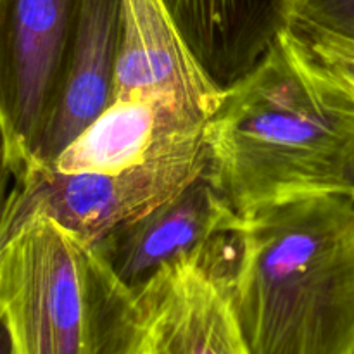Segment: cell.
Masks as SVG:
<instances>
[{"instance_id": "3", "label": "cell", "mask_w": 354, "mask_h": 354, "mask_svg": "<svg viewBox=\"0 0 354 354\" xmlns=\"http://www.w3.org/2000/svg\"><path fill=\"white\" fill-rule=\"evenodd\" d=\"M138 296L95 245L31 216L0 248V354H140Z\"/></svg>"}, {"instance_id": "2", "label": "cell", "mask_w": 354, "mask_h": 354, "mask_svg": "<svg viewBox=\"0 0 354 354\" xmlns=\"http://www.w3.org/2000/svg\"><path fill=\"white\" fill-rule=\"evenodd\" d=\"M232 306L251 354H354V203L311 194L242 218Z\"/></svg>"}, {"instance_id": "16", "label": "cell", "mask_w": 354, "mask_h": 354, "mask_svg": "<svg viewBox=\"0 0 354 354\" xmlns=\"http://www.w3.org/2000/svg\"><path fill=\"white\" fill-rule=\"evenodd\" d=\"M0 3H2V0H0Z\"/></svg>"}, {"instance_id": "13", "label": "cell", "mask_w": 354, "mask_h": 354, "mask_svg": "<svg viewBox=\"0 0 354 354\" xmlns=\"http://www.w3.org/2000/svg\"><path fill=\"white\" fill-rule=\"evenodd\" d=\"M303 44V41H301ZM322 66L334 73L341 82L354 90V50L334 45H306Z\"/></svg>"}, {"instance_id": "7", "label": "cell", "mask_w": 354, "mask_h": 354, "mask_svg": "<svg viewBox=\"0 0 354 354\" xmlns=\"http://www.w3.org/2000/svg\"><path fill=\"white\" fill-rule=\"evenodd\" d=\"M241 227L242 216L204 171L178 196L111 232L95 248L118 279L138 294L166 265L234 237Z\"/></svg>"}, {"instance_id": "10", "label": "cell", "mask_w": 354, "mask_h": 354, "mask_svg": "<svg viewBox=\"0 0 354 354\" xmlns=\"http://www.w3.org/2000/svg\"><path fill=\"white\" fill-rule=\"evenodd\" d=\"M121 21L114 100L171 93L209 120L225 90L203 71L162 0H121Z\"/></svg>"}, {"instance_id": "15", "label": "cell", "mask_w": 354, "mask_h": 354, "mask_svg": "<svg viewBox=\"0 0 354 354\" xmlns=\"http://www.w3.org/2000/svg\"><path fill=\"white\" fill-rule=\"evenodd\" d=\"M337 194L339 196L348 197V199H351L354 203V151L351 158H349L348 165H346L344 171H342L341 180H339Z\"/></svg>"}, {"instance_id": "9", "label": "cell", "mask_w": 354, "mask_h": 354, "mask_svg": "<svg viewBox=\"0 0 354 354\" xmlns=\"http://www.w3.org/2000/svg\"><path fill=\"white\" fill-rule=\"evenodd\" d=\"M121 35V0H80L64 82L28 169L48 168L113 104Z\"/></svg>"}, {"instance_id": "4", "label": "cell", "mask_w": 354, "mask_h": 354, "mask_svg": "<svg viewBox=\"0 0 354 354\" xmlns=\"http://www.w3.org/2000/svg\"><path fill=\"white\" fill-rule=\"evenodd\" d=\"M207 168L199 142L166 158L118 173H61L31 168L14 180L0 221V248L31 216H47L95 245L178 196Z\"/></svg>"}, {"instance_id": "12", "label": "cell", "mask_w": 354, "mask_h": 354, "mask_svg": "<svg viewBox=\"0 0 354 354\" xmlns=\"http://www.w3.org/2000/svg\"><path fill=\"white\" fill-rule=\"evenodd\" d=\"M286 31L304 45L354 50V0H289Z\"/></svg>"}, {"instance_id": "14", "label": "cell", "mask_w": 354, "mask_h": 354, "mask_svg": "<svg viewBox=\"0 0 354 354\" xmlns=\"http://www.w3.org/2000/svg\"><path fill=\"white\" fill-rule=\"evenodd\" d=\"M10 182H14V175L9 162V156H7L6 137H3L2 124H0V221H2L3 213H6L10 190H12L10 189Z\"/></svg>"}, {"instance_id": "8", "label": "cell", "mask_w": 354, "mask_h": 354, "mask_svg": "<svg viewBox=\"0 0 354 354\" xmlns=\"http://www.w3.org/2000/svg\"><path fill=\"white\" fill-rule=\"evenodd\" d=\"M207 118L178 95L113 100L48 168L61 173H118L204 140Z\"/></svg>"}, {"instance_id": "11", "label": "cell", "mask_w": 354, "mask_h": 354, "mask_svg": "<svg viewBox=\"0 0 354 354\" xmlns=\"http://www.w3.org/2000/svg\"><path fill=\"white\" fill-rule=\"evenodd\" d=\"M203 71L227 90L286 30L289 0H162Z\"/></svg>"}, {"instance_id": "1", "label": "cell", "mask_w": 354, "mask_h": 354, "mask_svg": "<svg viewBox=\"0 0 354 354\" xmlns=\"http://www.w3.org/2000/svg\"><path fill=\"white\" fill-rule=\"evenodd\" d=\"M204 144L207 176L242 218L290 197L337 194L354 151V90L283 30L225 90Z\"/></svg>"}, {"instance_id": "6", "label": "cell", "mask_w": 354, "mask_h": 354, "mask_svg": "<svg viewBox=\"0 0 354 354\" xmlns=\"http://www.w3.org/2000/svg\"><path fill=\"white\" fill-rule=\"evenodd\" d=\"M221 242L166 265L137 294L140 354H251L232 306L234 265L218 251Z\"/></svg>"}, {"instance_id": "5", "label": "cell", "mask_w": 354, "mask_h": 354, "mask_svg": "<svg viewBox=\"0 0 354 354\" xmlns=\"http://www.w3.org/2000/svg\"><path fill=\"white\" fill-rule=\"evenodd\" d=\"M80 0H2L0 124L14 180L24 175L57 102Z\"/></svg>"}]
</instances>
